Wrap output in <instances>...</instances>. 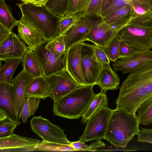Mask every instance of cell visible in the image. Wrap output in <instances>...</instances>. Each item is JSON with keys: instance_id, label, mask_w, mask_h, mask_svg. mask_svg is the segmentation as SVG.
<instances>
[{"instance_id": "1", "label": "cell", "mask_w": 152, "mask_h": 152, "mask_svg": "<svg viewBox=\"0 0 152 152\" xmlns=\"http://www.w3.org/2000/svg\"><path fill=\"white\" fill-rule=\"evenodd\" d=\"M119 89L116 108L136 114L139 106L152 96V62L130 73Z\"/></svg>"}, {"instance_id": "2", "label": "cell", "mask_w": 152, "mask_h": 152, "mask_svg": "<svg viewBox=\"0 0 152 152\" xmlns=\"http://www.w3.org/2000/svg\"><path fill=\"white\" fill-rule=\"evenodd\" d=\"M140 124L136 114L116 108L112 110L104 139L117 148H124L138 134Z\"/></svg>"}, {"instance_id": "3", "label": "cell", "mask_w": 152, "mask_h": 152, "mask_svg": "<svg viewBox=\"0 0 152 152\" xmlns=\"http://www.w3.org/2000/svg\"><path fill=\"white\" fill-rule=\"evenodd\" d=\"M94 85L81 86L58 102H53V113L70 119L82 116L96 95L93 90Z\"/></svg>"}, {"instance_id": "4", "label": "cell", "mask_w": 152, "mask_h": 152, "mask_svg": "<svg viewBox=\"0 0 152 152\" xmlns=\"http://www.w3.org/2000/svg\"><path fill=\"white\" fill-rule=\"evenodd\" d=\"M22 15L31 20L42 33L44 40H50L58 34L60 17L44 6H37L30 3L17 4Z\"/></svg>"}, {"instance_id": "5", "label": "cell", "mask_w": 152, "mask_h": 152, "mask_svg": "<svg viewBox=\"0 0 152 152\" xmlns=\"http://www.w3.org/2000/svg\"><path fill=\"white\" fill-rule=\"evenodd\" d=\"M118 36L135 50L150 49L152 47V19L143 22L131 20L120 30Z\"/></svg>"}, {"instance_id": "6", "label": "cell", "mask_w": 152, "mask_h": 152, "mask_svg": "<svg viewBox=\"0 0 152 152\" xmlns=\"http://www.w3.org/2000/svg\"><path fill=\"white\" fill-rule=\"evenodd\" d=\"M112 111L107 105L99 108L86 122L84 132L78 141L85 142L104 139Z\"/></svg>"}, {"instance_id": "7", "label": "cell", "mask_w": 152, "mask_h": 152, "mask_svg": "<svg viewBox=\"0 0 152 152\" xmlns=\"http://www.w3.org/2000/svg\"><path fill=\"white\" fill-rule=\"evenodd\" d=\"M33 132L42 140L63 144H70L63 129L41 116L33 117L30 121Z\"/></svg>"}, {"instance_id": "8", "label": "cell", "mask_w": 152, "mask_h": 152, "mask_svg": "<svg viewBox=\"0 0 152 152\" xmlns=\"http://www.w3.org/2000/svg\"><path fill=\"white\" fill-rule=\"evenodd\" d=\"M94 45L82 42L81 61L82 72L86 85H96L103 67L96 56Z\"/></svg>"}, {"instance_id": "9", "label": "cell", "mask_w": 152, "mask_h": 152, "mask_svg": "<svg viewBox=\"0 0 152 152\" xmlns=\"http://www.w3.org/2000/svg\"><path fill=\"white\" fill-rule=\"evenodd\" d=\"M50 84L51 94L50 97L57 102L62 98L81 86L73 78L66 69L46 78Z\"/></svg>"}, {"instance_id": "10", "label": "cell", "mask_w": 152, "mask_h": 152, "mask_svg": "<svg viewBox=\"0 0 152 152\" xmlns=\"http://www.w3.org/2000/svg\"><path fill=\"white\" fill-rule=\"evenodd\" d=\"M48 41L44 40L34 51L46 78L66 69V51L59 58H56L46 48Z\"/></svg>"}, {"instance_id": "11", "label": "cell", "mask_w": 152, "mask_h": 152, "mask_svg": "<svg viewBox=\"0 0 152 152\" xmlns=\"http://www.w3.org/2000/svg\"><path fill=\"white\" fill-rule=\"evenodd\" d=\"M17 26L18 36L27 45L28 49L35 51L44 40L40 31L31 20L22 15Z\"/></svg>"}, {"instance_id": "12", "label": "cell", "mask_w": 152, "mask_h": 152, "mask_svg": "<svg viewBox=\"0 0 152 152\" xmlns=\"http://www.w3.org/2000/svg\"><path fill=\"white\" fill-rule=\"evenodd\" d=\"M152 62V50H135L132 56L119 59L114 62L113 68L115 71L123 74L131 73L143 65Z\"/></svg>"}, {"instance_id": "13", "label": "cell", "mask_w": 152, "mask_h": 152, "mask_svg": "<svg viewBox=\"0 0 152 152\" xmlns=\"http://www.w3.org/2000/svg\"><path fill=\"white\" fill-rule=\"evenodd\" d=\"M94 22L90 17L79 15L75 23L64 35L66 51L73 45L86 41Z\"/></svg>"}, {"instance_id": "14", "label": "cell", "mask_w": 152, "mask_h": 152, "mask_svg": "<svg viewBox=\"0 0 152 152\" xmlns=\"http://www.w3.org/2000/svg\"><path fill=\"white\" fill-rule=\"evenodd\" d=\"M101 18L100 20L94 21L86 41H91L105 50L119 33L107 23L103 18Z\"/></svg>"}, {"instance_id": "15", "label": "cell", "mask_w": 152, "mask_h": 152, "mask_svg": "<svg viewBox=\"0 0 152 152\" xmlns=\"http://www.w3.org/2000/svg\"><path fill=\"white\" fill-rule=\"evenodd\" d=\"M27 48L18 35L12 31L6 39L0 42V60L5 61L10 59L23 58Z\"/></svg>"}, {"instance_id": "16", "label": "cell", "mask_w": 152, "mask_h": 152, "mask_svg": "<svg viewBox=\"0 0 152 152\" xmlns=\"http://www.w3.org/2000/svg\"><path fill=\"white\" fill-rule=\"evenodd\" d=\"M82 45V42H79L66 50V70L79 84L85 86L81 66Z\"/></svg>"}, {"instance_id": "17", "label": "cell", "mask_w": 152, "mask_h": 152, "mask_svg": "<svg viewBox=\"0 0 152 152\" xmlns=\"http://www.w3.org/2000/svg\"><path fill=\"white\" fill-rule=\"evenodd\" d=\"M34 78L32 75L23 69L12 79L10 84L12 88V98L18 114L20 106L24 97L26 88Z\"/></svg>"}, {"instance_id": "18", "label": "cell", "mask_w": 152, "mask_h": 152, "mask_svg": "<svg viewBox=\"0 0 152 152\" xmlns=\"http://www.w3.org/2000/svg\"><path fill=\"white\" fill-rule=\"evenodd\" d=\"M0 109L5 112L8 119L18 125L21 124L14 105L10 84L0 83Z\"/></svg>"}, {"instance_id": "19", "label": "cell", "mask_w": 152, "mask_h": 152, "mask_svg": "<svg viewBox=\"0 0 152 152\" xmlns=\"http://www.w3.org/2000/svg\"><path fill=\"white\" fill-rule=\"evenodd\" d=\"M41 142L37 139L13 134L8 137L0 138V149H9V152L19 151L21 149L34 147Z\"/></svg>"}, {"instance_id": "20", "label": "cell", "mask_w": 152, "mask_h": 152, "mask_svg": "<svg viewBox=\"0 0 152 152\" xmlns=\"http://www.w3.org/2000/svg\"><path fill=\"white\" fill-rule=\"evenodd\" d=\"M120 79L118 74L111 68L110 64H104L99 74L96 85L102 91L113 90L119 88Z\"/></svg>"}, {"instance_id": "21", "label": "cell", "mask_w": 152, "mask_h": 152, "mask_svg": "<svg viewBox=\"0 0 152 152\" xmlns=\"http://www.w3.org/2000/svg\"><path fill=\"white\" fill-rule=\"evenodd\" d=\"M51 94L50 84L44 75L34 78L26 88L24 97L31 96L45 99L50 97Z\"/></svg>"}, {"instance_id": "22", "label": "cell", "mask_w": 152, "mask_h": 152, "mask_svg": "<svg viewBox=\"0 0 152 152\" xmlns=\"http://www.w3.org/2000/svg\"><path fill=\"white\" fill-rule=\"evenodd\" d=\"M131 13V6L129 4H127L103 18L107 23L119 33L132 19Z\"/></svg>"}, {"instance_id": "23", "label": "cell", "mask_w": 152, "mask_h": 152, "mask_svg": "<svg viewBox=\"0 0 152 152\" xmlns=\"http://www.w3.org/2000/svg\"><path fill=\"white\" fill-rule=\"evenodd\" d=\"M129 5L131 20L143 22L152 19V0H133Z\"/></svg>"}, {"instance_id": "24", "label": "cell", "mask_w": 152, "mask_h": 152, "mask_svg": "<svg viewBox=\"0 0 152 152\" xmlns=\"http://www.w3.org/2000/svg\"><path fill=\"white\" fill-rule=\"evenodd\" d=\"M23 69L34 78L44 75L39 62L34 51L27 48L22 60Z\"/></svg>"}, {"instance_id": "25", "label": "cell", "mask_w": 152, "mask_h": 152, "mask_svg": "<svg viewBox=\"0 0 152 152\" xmlns=\"http://www.w3.org/2000/svg\"><path fill=\"white\" fill-rule=\"evenodd\" d=\"M41 99L31 96H25L20 106L18 115L23 124L27 119L34 114L37 111Z\"/></svg>"}, {"instance_id": "26", "label": "cell", "mask_w": 152, "mask_h": 152, "mask_svg": "<svg viewBox=\"0 0 152 152\" xmlns=\"http://www.w3.org/2000/svg\"><path fill=\"white\" fill-rule=\"evenodd\" d=\"M108 105V99L105 92L101 91L96 94L86 110L82 116L81 120L83 124L85 123L91 116L100 107Z\"/></svg>"}, {"instance_id": "27", "label": "cell", "mask_w": 152, "mask_h": 152, "mask_svg": "<svg viewBox=\"0 0 152 152\" xmlns=\"http://www.w3.org/2000/svg\"><path fill=\"white\" fill-rule=\"evenodd\" d=\"M22 60L21 58H14L5 61V63L0 68V83H11L14 72Z\"/></svg>"}, {"instance_id": "28", "label": "cell", "mask_w": 152, "mask_h": 152, "mask_svg": "<svg viewBox=\"0 0 152 152\" xmlns=\"http://www.w3.org/2000/svg\"><path fill=\"white\" fill-rule=\"evenodd\" d=\"M12 8L8 6L4 0H0V23L9 29L17 26L18 20L12 15Z\"/></svg>"}, {"instance_id": "29", "label": "cell", "mask_w": 152, "mask_h": 152, "mask_svg": "<svg viewBox=\"0 0 152 152\" xmlns=\"http://www.w3.org/2000/svg\"><path fill=\"white\" fill-rule=\"evenodd\" d=\"M137 112L140 124L148 125L152 124V96L143 102Z\"/></svg>"}, {"instance_id": "30", "label": "cell", "mask_w": 152, "mask_h": 152, "mask_svg": "<svg viewBox=\"0 0 152 152\" xmlns=\"http://www.w3.org/2000/svg\"><path fill=\"white\" fill-rule=\"evenodd\" d=\"M45 47L56 58H59L66 51L64 35H58L48 41Z\"/></svg>"}, {"instance_id": "31", "label": "cell", "mask_w": 152, "mask_h": 152, "mask_svg": "<svg viewBox=\"0 0 152 152\" xmlns=\"http://www.w3.org/2000/svg\"><path fill=\"white\" fill-rule=\"evenodd\" d=\"M37 151H73L76 150L70 144H63L44 141L35 147Z\"/></svg>"}, {"instance_id": "32", "label": "cell", "mask_w": 152, "mask_h": 152, "mask_svg": "<svg viewBox=\"0 0 152 152\" xmlns=\"http://www.w3.org/2000/svg\"><path fill=\"white\" fill-rule=\"evenodd\" d=\"M91 0H68L65 15H79L86 9Z\"/></svg>"}, {"instance_id": "33", "label": "cell", "mask_w": 152, "mask_h": 152, "mask_svg": "<svg viewBox=\"0 0 152 152\" xmlns=\"http://www.w3.org/2000/svg\"><path fill=\"white\" fill-rule=\"evenodd\" d=\"M68 0H48L44 6L59 17L65 15Z\"/></svg>"}, {"instance_id": "34", "label": "cell", "mask_w": 152, "mask_h": 152, "mask_svg": "<svg viewBox=\"0 0 152 152\" xmlns=\"http://www.w3.org/2000/svg\"><path fill=\"white\" fill-rule=\"evenodd\" d=\"M133 0H106L103 5L102 18L125 5L129 4Z\"/></svg>"}, {"instance_id": "35", "label": "cell", "mask_w": 152, "mask_h": 152, "mask_svg": "<svg viewBox=\"0 0 152 152\" xmlns=\"http://www.w3.org/2000/svg\"><path fill=\"white\" fill-rule=\"evenodd\" d=\"M106 0H91L86 10L80 15L102 18V9Z\"/></svg>"}, {"instance_id": "36", "label": "cell", "mask_w": 152, "mask_h": 152, "mask_svg": "<svg viewBox=\"0 0 152 152\" xmlns=\"http://www.w3.org/2000/svg\"><path fill=\"white\" fill-rule=\"evenodd\" d=\"M70 145L74 148L76 151H95L100 148L105 146V143L101 140H96L93 142L89 145L86 144L85 142L79 141L71 142Z\"/></svg>"}, {"instance_id": "37", "label": "cell", "mask_w": 152, "mask_h": 152, "mask_svg": "<svg viewBox=\"0 0 152 152\" xmlns=\"http://www.w3.org/2000/svg\"><path fill=\"white\" fill-rule=\"evenodd\" d=\"M79 15H70L60 17L58 27V35H64L75 23Z\"/></svg>"}, {"instance_id": "38", "label": "cell", "mask_w": 152, "mask_h": 152, "mask_svg": "<svg viewBox=\"0 0 152 152\" xmlns=\"http://www.w3.org/2000/svg\"><path fill=\"white\" fill-rule=\"evenodd\" d=\"M120 39L118 35L110 42L105 51L109 60L115 62L118 59Z\"/></svg>"}, {"instance_id": "39", "label": "cell", "mask_w": 152, "mask_h": 152, "mask_svg": "<svg viewBox=\"0 0 152 152\" xmlns=\"http://www.w3.org/2000/svg\"><path fill=\"white\" fill-rule=\"evenodd\" d=\"M18 125L8 118L0 121V138L7 137L13 134V131Z\"/></svg>"}, {"instance_id": "40", "label": "cell", "mask_w": 152, "mask_h": 152, "mask_svg": "<svg viewBox=\"0 0 152 152\" xmlns=\"http://www.w3.org/2000/svg\"><path fill=\"white\" fill-rule=\"evenodd\" d=\"M134 50L132 46L125 41L120 39L119 44L118 59L132 56Z\"/></svg>"}, {"instance_id": "41", "label": "cell", "mask_w": 152, "mask_h": 152, "mask_svg": "<svg viewBox=\"0 0 152 152\" xmlns=\"http://www.w3.org/2000/svg\"><path fill=\"white\" fill-rule=\"evenodd\" d=\"M94 53L98 61L102 65L110 64V60L105 50L101 47L94 45Z\"/></svg>"}, {"instance_id": "42", "label": "cell", "mask_w": 152, "mask_h": 152, "mask_svg": "<svg viewBox=\"0 0 152 152\" xmlns=\"http://www.w3.org/2000/svg\"><path fill=\"white\" fill-rule=\"evenodd\" d=\"M137 135L138 141L152 144V129L142 128Z\"/></svg>"}, {"instance_id": "43", "label": "cell", "mask_w": 152, "mask_h": 152, "mask_svg": "<svg viewBox=\"0 0 152 152\" xmlns=\"http://www.w3.org/2000/svg\"><path fill=\"white\" fill-rule=\"evenodd\" d=\"M12 30H10L0 23V42L6 39L11 34Z\"/></svg>"}, {"instance_id": "44", "label": "cell", "mask_w": 152, "mask_h": 152, "mask_svg": "<svg viewBox=\"0 0 152 152\" xmlns=\"http://www.w3.org/2000/svg\"><path fill=\"white\" fill-rule=\"evenodd\" d=\"M22 2L30 3L37 6H43L45 5L48 0H18Z\"/></svg>"}, {"instance_id": "45", "label": "cell", "mask_w": 152, "mask_h": 152, "mask_svg": "<svg viewBox=\"0 0 152 152\" xmlns=\"http://www.w3.org/2000/svg\"><path fill=\"white\" fill-rule=\"evenodd\" d=\"M8 117L6 114L2 110L0 109V121L4 120Z\"/></svg>"}, {"instance_id": "46", "label": "cell", "mask_w": 152, "mask_h": 152, "mask_svg": "<svg viewBox=\"0 0 152 152\" xmlns=\"http://www.w3.org/2000/svg\"><path fill=\"white\" fill-rule=\"evenodd\" d=\"M151 49H152V47H151Z\"/></svg>"}]
</instances>
